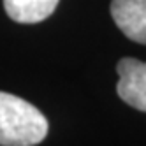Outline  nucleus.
Wrapping results in <instances>:
<instances>
[{
	"instance_id": "1",
	"label": "nucleus",
	"mask_w": 146,
	"mask_h": 146,
	"mask_svg": "<svg viewBox=\"0 0 146 146\" xmlns=\"http://www.w3.org/2000/svg\"><path fill=\"white\" fill-rule=\"evenodd\" d=\"M48 120L35 106L0 92V146H34L44 141Z\"/></svg>"
},
{
	"instance_id": "2",
	"label": "nucleus",
	"mask_w": 146,
	"mask_h": 146,
	"mask_svg": "<svg viewBox=\"0 0 146 146\" xmlns=\"http://www.w3.org/2000/svg\"><path fill=\"white\" fill-rule=\"evenodd\" d=\"M116 90L123 102L146 113V62L121 58L118 62Z\"/></svg>"
},
{
	"instance_id": "3",
	"label": "nucleus",
	"mask_w": 146,
	"mask_h": 146,
	"mask_svg": "<svg viewBox=\"0 0 146 146\" xmlns=\"http://www.w3.org/2000/svg\"><path fill=\"white\" fill-rule=\"evenodd\" d=\"M111 14L125 37L146 44V0H113Z\"/></svg>"
},
{
	"instance_id": "4",
	"label": "nucleus",
	"mask_w": 146,
	"mask_h": 146,
	"mask_svg": "<svg viewBox=\"0 0 146 146\" xmlns=\"http://www.w3.org/2000/svg\"><path fill=\"white\" fill-rule=\"evenodd\" d=\"M58 0H4L7 16L18 23H39L55 13Z\"/></svg>"
}]
</instances>
